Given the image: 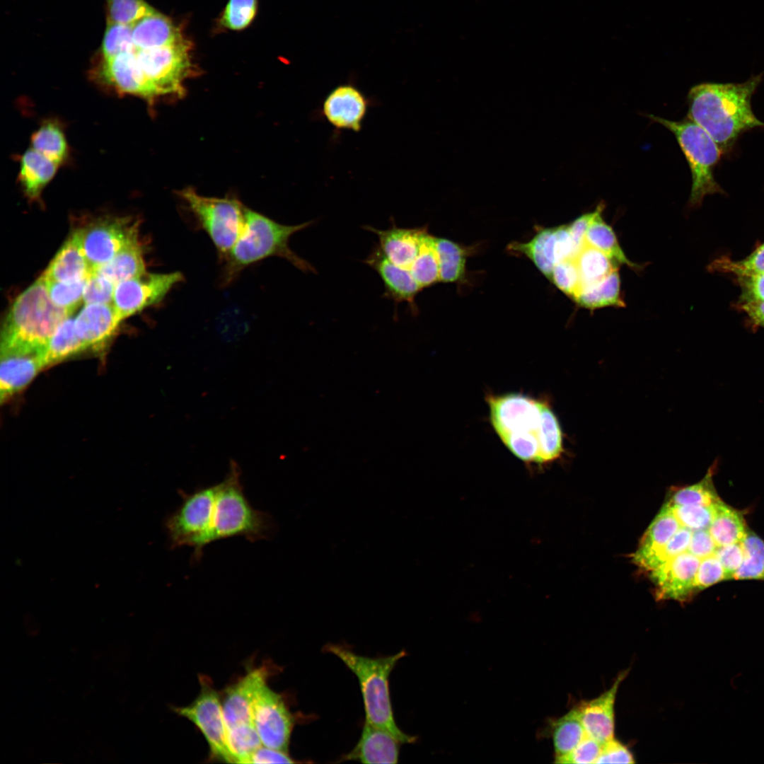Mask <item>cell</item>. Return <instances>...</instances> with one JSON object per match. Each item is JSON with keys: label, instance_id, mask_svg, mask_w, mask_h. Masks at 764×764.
Segmentation results:
<instances>
[{"label": "cell", "instance_id": "obj_58", "mask_svg": "<svg viewBox=\"0 0 764 764\" xmlns=\"http://www.w3.org/2000/svg\"><path fill=\"white\" fill-rule=\"evenodd\" d=\"M595 214L592 212L581 215L569 224V233L576 250L579 253L585 245L584 237L589 225Z\"/></svg>", "mask_w": 764, "mask_h": 764}, {"label": "cell", "instance_id": "obj_28", "mask_svg": "<svg viewBox=\"0 0 764 764\" xmlns=\"http://www.w3.org/2000/svg\"><path fill=\"white\" fill-rule=\"evenodd\" d=\"M20 164L18 181L25 193L31 199L40 196L60 166L33 148L25 151Z\"/></svg>", "mask_w": 764, "mask_h": 764}, {"label": "cell", "instance_id": "obj_52", "mask_svg": "<svg viewBox=\"0 0 764 764\" xmlns=\"http://www.w3.org/2000/svg\"><path fill=\"white\" fill-rule=\"evenodd\" d=\"M724 580H727L726 572L714 555L700 560L695 578L698 591Z\"/></svg>", "mask_w": 764, "mask_h": 764}, {"label": "cell", "instance_id": "obj_34", "mask_svg": "<svg viewBox=\"0 0 764 764\" xmlns=\"http://www.w3.org/2000/svg\"><path fill=\"white\" fill-rule=\"evenodd\" d=\"M618 268L601 281L581 288L574 300L580 306L594 309L605 306H622Z\"/></svg>", "mask_w": 764, "mask_h": 764}, {"label": "cell", "instance_id": "obj_55", "mask_svg": "<svg viewBox=\"0 0 764 764\" xmlns=\"http://www.w3.org/2000/svg\"><path fill=\"white\" fill-rule=\"evenodd\" d=\"M742 302L764 301V274L737 277Z\"/></svg>", "mask_w": 764, "mask_h": 764}, {"label": "cell", "instance_id": "obj_19", "mask_svg": "<svg viewBox=\"0 0 764 764\" xmlns=\"http://www.w3.org/2000/svg\"><path fill=\"white\" fill-rule=\"evenodd\" d=\"M98 74L105 84L119 92L147 99L155 98L139 66L135 51L103 59Z\"/></svg>", "mask_w": 764, "mask_h": 764}, {"label": "cell", "instance_id": "obj_45", "mask_svg": "<svg viewBox=\"0 0 764 764\" xmlns=\"http://www.w3.org/2000/svg\"><path fill=\"white\" fill-rule=\"evenodd\" d=\"M133 51L132 25L108 22L101 46L103 59Z\"/></svg>", "mask_w": 764, "mask_h": 764}, {"label": "cell", "instance_id": "obj_51", "mask_svg": "<svg viewBox=\"0 0 764 764\" xmlns=\"http://www.w3.org/2000/svg\"><path fill=\"white\" fill-rule=\"evenodd\" d=\"M602 743L586 735L567 755L555 759L556 763H596L601 751Z\"/></svg>", "mask_w": 764, "mask_h": 764}, {"label": "cell", "instance_id": "obj_57", "mask_svg": "<svg viewBox=\"0 0 764 764\" xmlns=\"http://www.w3.org/2000/svg\"><path fill=\"white\" fill-rule=\"evenodd\" d=\"M297 761L288 752L282 751L262 745L252 753L245 763H295Z\"/></svg>", "mask_w": 764, "mask_h": 764}, {"label": "cell", "instance_id": "obj_43", "mask_svg": "<svg viewBox=\"0 0 764 764\" xmlns=\"http://www.w3.org/2000/svg\"><path fill=\"white\" fill-rule=\"evenodd\" d=\"M108 22L133 25L156 11L144 0H106Z\"/></svg>", "mask_w": 764, "mask_h": 764}, {"label": "cell", "instance_id": "obj_32", "mask_svg": "<svg viewBox=\"0 0 764 764\" xmlns=\"http://www.w3.org/2000/svg\"><path fill=\"white\" fill-rule=\"evenodd\" d=\"M603 209L602 204L596 208L595 214L585 234V243L601 250L617 264H624L634 270L639 269L638 265L625 256L612 227L604 221L601 214Z\"/></svg>", "mask_w": 764, "mask_h": 764}, {"label": "cell", "instance_id": "obj_26", "mask_svg": "<svg viewBox=\"0 0 764 764\" xmlns=\"http://www.w3.org/2000/svg\"><path fill=\"white\" fill-rule=\"evenodd\" d=\"M44 368L41 352L1 354V402L25 388Z\"/></svg>", "mask_w": 764, "mask_h": 764}, {"label": "cell", "instance_id": "obj_4", "mask_svg": "<svg viewBox=\"0 0 764 764\" xmlns=\"http://www.w3.org/2000/svg\"><path fill=\"white\" fill-rule=\"evenodd\" d=\"M313 222L308 221L297 225H284L245 208L243 230L224 257V283L228 284L245 267L273 256L285 259L303 272L316 273L314 267L289 245L293 234L310 226Z\"/></svg>", "mask_w": 764, "mask_h": 764}, {"label": "cell", "instance_id": "obj_24", "mask_svg": "<svg viewBox=\"0 0 764 764\" xmlns=\"http://www.w3.org/2000/svg\"><path fill=\"white\" fill-rule=\"evenodd\" d=\"M402 743L389 731L364 722L356 746L342 760L363 763H396Z\"/></svg>", "mask_w": 764, "mask_h": 764}, {"label": "cell", "instance_id": "obj_7", "mask_svg": "<svg viewBox=\"0 0 764 764\" xmlns=\"http://www.w3.org/2000/svg\"><path fill=\"white\" fill-rule=\"evenodd\" d=\"M647 117L674 134L687 160L692 175L689 204L697 207L705 196L723 193L714 176L723 151L709 134L688 117L672 121L653 115Z\"/></svg>", "mask_w": 764, "mask_h": 764}, {"label": "cell", "instance_id": "obj_27", "mask_svg": "<svg viewBox=\"0 0 764 764\" xmlns=\"http://www.w3.org/2000/svg\"><path fill=\"white\" fill-rule=\"evenodd\" d=\"M132 38L135 51L171 45L184 40L174 23L157 11L132 25Z\"/></svg>", "mask_w": 764, "mask_h": 764}, {"label": "cell", "instance_id": "obj_39", "mask_svg": "<svg viewBox=\"0 0 764 764\" xmlns=\"http://www.w3.org/2000/svg\"><path fill=\"white\" fill-rule=\"evenodd\" d=\"M410 272L422 289L439 282V258L435 237L427 231L422 238L418 254Z\"/></svg>", "mask_w": 764, "mask_h": 764}, {"label": "cell", "instance_id": "obj_36", "mask_svg": "<svg viewBox=\"0 0 764 764\" xmlns=\"http://www.w3.org/2000/svg\"><path fill=\"white\" fill-rule=\"evenodd\" d=\"M574 260L580 278L577 293L581 288L601 281L617 269V263L608 255L586 243Z\"/></svg>", "mask_w": 764, "mask_h": 764}, {"label": "cell", "instance_id": "obj_33", "mask_svg": "<svg viewBox=\"0 0 764 764\" xmlns=\"http://www.w3.org/2000/svg\"><path fill=\"white\" fill-rule=\"evenodd\" d=\"M680 527L671 505L668 502L665 504L646 531L638 549L633 555V560L660 550Z\"/></svg>", "mask_w": 764, "mask_h": 764}, {"label": "cell", "instance_id": "obj_3", "mask_svg": "<svg viewBox=\"0 0 764 764\" xmlns=\"http://www.w3.org/2000/svg\"><path fill=\"white\" fill-rule=\"evenodd\" d=\"M71 315L52 302L41 275L13 301L1 330V354L42 352L59 325Z\"/></svg>", "mask_w": 764, "mask_h": 764}, {"label": "cell", "instance_id": "obj_38", "mask_svg": "<svg viewBox=\"0 0 764 764\" xmlns=\"http://www.w3.org/2000/svg\"><path fill=\"white\" fill-rule=\"evenodd\" d=\"M439 258V281L455 282L463 277L466 250L458 243L444 238L435 237Z\"/></svg>", "mask_w": 764, "mask_h": 764}, {"label": "cell", "instance_id": "obj_41", "mask_svg": "<svg viewBox=\"0 0 764 764\" xmlns=\"http://www.w3.org/2000/svg\"><path fill=\"white\" fill-rule=\"evenodd\" d=\"M744 560L732 579L764 580V540L754 532L748 531L741 542Z\"/></svg>", "mask_w": 764, "mask_h": 764}, {"label": "cell", "instance_id": "obj_23", "mask_svg": "<svg viewBox=\"0 0 764 764\" xmlns=\"http://www.w3.org/2000/svg\"><path fill=\"white\" fill-rule=\"evenodd\" d=\"M391 222L392 225L386 230L377 229L371 226H365L364 228L377 236L378 245L389 260L403 269L410 270L427 228H400L394 220Z\"/></svg>", "mask_w": 764, "mask_h": 764}, {"label": "cell", "instance_id": "obj_40", "mask_svg": "<svg viewBox=\"0 0 764 764\" xmlns=\"http://www.w3.org/2000/svg\"><path fill=\"white\" fill-rule=\"evenodd\" d=\"M714 465L698 482L675 491L669 500L671 504L711 506L722 500L713 482Z\"/></svg>", "mask_w": 764, "mask_h": 764}, {"label": "cell", "instance_id": "obj_21", "mask_svg": "<svg viewBox=\"0 0 764 764\" xmlns=\"http://www.w3.org/2000/svg\"><path fill=\"white\" fill-rule=\"evenodd\" d=\"M627 672L620 673L612 686L601 695L577 706L586 735L602 744L614 738L616 695Z\"/></svg>", "mask_w": 764, "mask_h": 764}, {"label": "cell", "instance_id": "obj_56", "mask_svg": "<svg viewBox=\"0 0 764 764\" xmlns=\"http://www.w3.org/2000/svg\"><path fill=\"white\" fill-rule=\"evenodd\" d=\"M717 548L708 528L693 531L688 552L702 560L714 555Z\"/></svg>", "mask_w": 764, "mask_h": 764}, {"label": "cell", "instance_id": "obj_18", "mask_svg": "<svg viewBox=\"0 0 764 764\" xmlns=\"http://www.w3.org/2000/svg\"><path fill=\"white\" fill-rule=\"evenodd\" d=\"M700 559L685 551L651 572L659 599L685 601L698 592L695 578Z\"/></svg>", "mask_w": 764, "mask_h": 764}, {"label": "cell", "instance_id": "obj_31", "mask_svg": "<svg viewBox=\"0 0 764 764\" xmlns=\"http://www.w3.org/2000/svg\"><path fill=\"white\" fill-rule=\"evenodd\" d=\"M93 272L115 284L145 273L142 248L139 241L122 249L110 260L96 268Z\"/></svg>", "mask_w": 764, "mask_h": 764}, {"label": "cell", "instance_id": "obj_22", "mask_svg": "<svg viewBox=\"0 0 764 764\" xmlns=\"http://www.w3.org/2000/svg\"><path fill=\"white\" fill-rule=\"evenodd\" d=\"M122 320L112 303H90L81 309L74 324L86 348H96L113 335Z\"/></svg>", "mask_w": 764, "mask_h": 764}, {"label": "cell", "instance_id": "obj_37", "mask_svg": "<svg viewBox=\"0 0 764 764\" xmlns=\"http://www.w3.org/2000/svg\"><path fill=\"white\" fill-rule=\"evenodd\" d=\"M31 148L59 165L68 156L67 141L60 125L52 120L45 121L33 134Z\"/></svg>", "mask_w": 764, "mask_h": 764}, {"label": "cell", "instance_id": "obj_17", "mask_svg": "<svg viewBox=\"0 0 764 764\" xmlns=\"http://www.w3.org/2000/svg\"><path fill=\"white\" fill-rule=\"evenodd\" d=\"M509 250L527 256L548 278L556 264L577 254L568 224L543 228L528 243L510 244Z\"/></svg>", "mask_w": 764, "mask_h": 764}, {"label": "cell", "instance_id": "obj_25", "mask_svg": "<svg viewBox=\"0 0 764 764\" xmlns=\"http://www.w3.org/2000/svg\"><path fill=\"white\" fill-rule=\"evenodd\" d=\"M93 272L78 229L70 234L42 276L47 281L72 282L87 279Z\"/></svg>", "mask_w": 764, "mask_h": 764}, {"label": "cell", "instance_id": "obj_54", "mask_svg": "<svg viewBox=\"0 0 764 764\" xmlns=\"http://www.w3.org/2000/svg\"><path fill=\"white\" fill-rule=\"evenodd\" d=\"M635 758L629 748L614 738L602 744L596 763H633Z\"/></svg>", "mask_w": 764, "mask_h": 764}, {"label": "cell", "instance_id": "obj_47", "mask_svg": "<svg viewBox=\"0 0 764 764\" xmlns=\"http://www.w3.org/2000/svg\"><path fill=\"white\" fill-rule=\"evenodd\" d=\"M257 7V0H228L221 23L230 30H243L253 21Z\"/></svg>", "mask_w": 764, "mask_h": 764}, {"label": "cell", "instance_id": "obj_6", "mask_svg": "<svg viewBox=\"0 0 764 764\" xmlns=\"http://www.w3.org/2000/svg\"><path fill=\"white\" fill-rule=\"evenodd\" d=\"M241 471L232 461L225 479L216 485L212 542L242 536L250 542L267 539L273 523L266 512L255 509L245 497Z\"/></svg>", "mask_w": 764, "mask_h": 764}, {"label": "cell", "instance_id": "obj_8", "mask_svg": "<svg viewBox=\"0 0 764 764\" xmlns=\"http://www.w3.org/2000/svg\"><path fill=\"white\" fill-rule=\"evenodd\" d=\"M216 489L214 485L190 494L180 491V504L164 520L170 548H192L195 562L201 559L204 548L212 543Z\"/></svg>", "mask_w": 764, "mask_h": 764}, {"label": "cell", "instance_id": "obj_46", "mask_svg": "<svg viewBox=\"0 0 764 764\" xmlns=\"http://www.w3.org/2000/svg\"><path fill=\"white\" fill-rule=\"evenodd\" d=\"M712 267L715 270L731 273L736 277L764 274V243L743 260L735 261L723 257L715 260Z\"/></svg>", "mask_w": 764, "mask_h": 764}, {"label": "cell", "instance_id": "obj_53", "mask_svg": "<svg viewBox=\"0 0 764 764\" xmlns=\"http://www.w3.org/2000/svg\"><path fill=\"white\" fill-rule=\"evenodd\" d=\"M714 555L719 560L727 575V580L732 579L744 560V550L741 543L717 547Z\"/></svg>", "mask_w": 764, "mask_h": 764}, {"label": "cell", "instance_id": "obj_15", "mask_svg": "<svg viewBox=\"0 0 764 764\" xmlns=\"http://www.w3.org/2000/svg\"><path fill=\"white\" fill-rule=\"evenodd\" d=\"M372 103L357 85L340 83L324 98L321 115L335 130L359 132Z\"/></svg>", "mask_w": 764, "mask_h": 764}, {"label": "cell", "instance_id": "obj_29", "mask_svg": "<svg viewBox=\"0 0 764 764\" xmlns=\"http://www.w3.org/2000/svg\"><path fill=\"white\" fill-rule=\"evenodd\" d=\"M708 530L717 547L741 543L748 530L741 513L722 500L713 504Z\"/></svg>", "mask_w": 764, "mask_h": 764}, {"label": "cell", "instance_id": "obj_14", "mask_svg": "<svg viewBox=\"0 0 764 764\" xmlns=\"http://www.w3.org/2000/svg\"><path fill=\"white\" fill-rule=\"evenodd\" d=\"M180 272L149 273L115 286L112 304L122 318L161 302L175 285L183 280Z\"/></svg>", "mask_w": 764, "mask_h": 764}, {"label": "cell", "instance_id": "obj_1", "mask_svg": "<svg viewBox=\"0 0 764 764\" xmlns=\"http://www.w3.org/2000/svg\"><path fill=\"white\" fill-rule=\"evenodd\" d=\"M485 400L494 432L517 458L540 465L562 456V431L548 401L521 393H488Z\"/></svg>", "mask_w": 764, "mask_h": 764}, {"label": "cell", "instance_id": "obj_50", "mask_svg": "<svg viewBox=\"0 0 764 764\" xmlns=\"http://www.w3.org/2000/svg\"><path fill=\"white\" fill-rule=\"evenodd\" d=\"M116 284L95 272L87 278L84 287L83 302L90 303H112Z\"/></svg>", "mask_w": 764, "mask_h": 764}, {"label": "cell", "instance_id": "obj_44", "mask_svg": "<svg viewBox=\"0 0 764 764\" xmlns=\"http://www.w3.org/2000/svg\"><path fill=\"white\" fill-rule=\"evenodd\" d=\"M44 278V277H43ZM45 279V278H44ZM87 279L72 282L47 281L46 284L52 302L71 314L83 302V295Z\"/></svg>", "mask_w": 764, "mask_h": 764}, {"label": "cell", "instance_id": "obj_42", "mask_svg": "<svg viewBox=\"0 0 764 764\" xmlns=\"http://www.w3.org/2000/svg\"><path fill=\"white\" fill-rule=\"evenodd\" d=\"M227 743L234 763H245L249 756L262 745L253 723L227 729Z\"/></svg>", "mask_w": 764, "mask_h": 764}, {"label": "cell", "instance_id": "obj_13", "mask_svg": "<svg viewBox=\"0 0 764 764\" xmlns=\"http://www.w3.org/2000/svg\"><path fill=\"white\" fill-rule=\"evenodd\" d=\"M253 722L263 746L289 752L295 716L283 695L271 689L267 683L255 695Z\"/></svg>", "mask_w": 764, "mask_h": 764}, {"label": "cell", "instance_id": "obj_5", "mask_svg": "<svg viewBox=\"0 0 764 764\" xmlns=\"http://www.w3.org/2000/svg\"><path fill=\"white\" fill-rule=\"evenodd\" d=\"M323 650L339 658L357 676L364 704L365 722L389 731L402 743L415 742L417 737L404 733L395 722L388 687L390 673L406 655L405 652L371 658L359 655L345 644L331 643L325 645Z\"/></svg>", "mask_w": 764, "mask_h": 764}, {"label": "cell", "instance_id": "obj_9", "mask_svg": "<svg viewBox=\"0 0 764 764\" xmlns=\"http://www.w3.org/2000/svg\"><path fill=\"white\" fill-rule=\"evenodd\" d=\"M178 195L224 258L243 230L246 207L236 199L205 197L191 187Z\"/></svg>", "mask_w": 764, "mask_h": 764}, {"label": "cell", "instance_id": "obj_48", "mask_svg": "<svg viewBox=\"0 0 764 764\" xmlns=\"http://www.w3.org/2000/svg\"><path fill=\"white\" fill-rule=\"evenodd\" d=\"M670 504L681 526L691 531L709 528L713 518V504L711 506Z\"/></svg>", "mask_w": 764, "mask_h": 764}, {"label": "cell", "instance_id": "obj_11", "mask_svg": "<svg viewBox=\"0 0 764 764\" xmlns=\"http://www.w3.org/2000/svg\"><path fill=\"white\" fill-rule=\"evenodd\" d=\"M189 51L185 40L162 47L135 51L139 66L155 98L183 94V81L192 69Z\"/></svg>", "mask_w": 764, "mask_h": 764}, {"label": "cell", "instance_id": "obj_12", "mask_svg": "<svg viewBox=\"0 0 764 764\" xmlns=\"http://www.w3.org/2000/svg\"><path fill=\"white\" fill-rule=\"evenodd\" d=\"M138 227L129 217H106L81 228L83 250L93 270L138 241Z\"/></svg>", "mask_w": 764, "mask_h": 764}, {"label": "cell", "instance_id": "obj_20", "mask_svg": "<svg viewBox=\"0 0 764 764\" xmlns=\"http://www.w3.org/2000/svg\"><path fill=\"white\" fill-rule=\"evenodd\" d=\"M375 270L384 285L383 296L392 300L395 305L407 303L412 311H415V299L422 289L410 270L403 269L389 260L381 251L378 244L372 248L371 253L364 260Z\"/></svg>", "mask_w": 764, "mask_h": 764}, {"label": "cell", "instance_id": "obj_59", "mask_svg": "<svg viewBox=\"0 0 764 764\" xmlns=\"http://www.w3.org/2000/svg\"><path fill=\"white\" fill-rule=\"evenodd\" d=\"M741 307L755 323L764 327V301L742 302Z\"/></svg>", "mask_w": 764, "mask_h": 764}, {"label": "cell", "instance_id": "obj_10", "mask_svg": "<svg viewBox=\"0 0 764 764\" xmlns=\"http://www.w3.org/2000/svg\"><path fill=\"white\" fill-rule=\"evenodd\" d=\"M199 682L200 691L197 697L190 705L173 707L172 710L190 721L202 733L208 744L211 759L234 763L227 743L221 693L209 676L199 675Z\"/></svg>", "mask_w": 764, "mask_h": 764}, {"label": "cell", "instance_id": "obj_35", "mask_svg": "<svg viewBox=\"0 0 764 764\" xmlns=\"http://www.w3.org/2000/svg\"><path fill=\"white\" fill-rule=\"evenodd\" d=\"M586 735L577 707L555 720L552 724L555 758L567 755Z\"/></svg>", "mask_w": 764, "mask_h": 764}, {"label": "cell", "instance_id": "obj_16", "mask_svg": "<svg viewBox=\"0 0 764 764\" xmlns=\"http://www.w3.org/2000/svg\"><path fill=\"white\" fill-rule=\"evenodd\" d=\"M272 663L250 668L242 676L227 685L221 693L224 715L227 729L253 722V705L259 689L267 683L275 673Z\"/></svg>", "mask_w": 764, "mask_h": 764}, {"label": "cell", "instance_id": "obj_49", "mask_svg": "<svg viewBox=\"0 0 764 764\" xmlns=\"http://www.w3.org/2000/svg\"><path fill=\"white\" fill-rule=\"evenodd\" d=\"M549 279L559 289L572 299L579 289V274L574 259H567L556 264Z\"/></svg>", "mask_w": 764, "mask_h": 764}, {"label": "cell", "instance_id": "obj_2", "mask_svg": "<svg viewBox=\"0 0 764 764\" xmlns=\"http://www.w3.org/2000/svg\"><path fill=\"white\" fill-rule=\"evenodd\" d=\"M763 74L743 83H702L688 95V117L705 129L722 151L732 148L738 137L764 122L754 114L751 98Z\"/></svg>", "mask_w": 764, "mask_h": 764}, {"label": "cell", "instance_id": "obj_30", "mask_svg": "<svg viewBox=\"0 0 764 764\" xmlns=\"http://www.w3.org/2000/svg\"><path fill=\"white\" fill-rule=\"evenodd\" d=\"M86 349L76 331L74 318L69 316L59 325L41 352L44 366L54 365Z\"/></svg>", "mask_w": 764, "mask_h": 764}]
</instances>
